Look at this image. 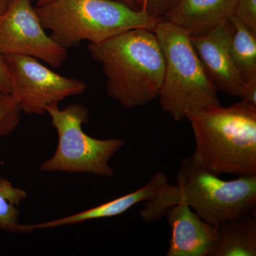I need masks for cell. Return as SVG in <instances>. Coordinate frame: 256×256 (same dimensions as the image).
<instances>
[{
	"label": "cell",
	"instance_id": "1",
	"mask_svg": "<svg viewBox=\"0 0 256 256\" xmlns=\"http://www.w3.org/2000/svg\"><path fill=\"white\" fill-rule=\"evenodd\" d=\"M188 204L202 220L217 226L256 210V175L230 181L218 178L200 164L193 154L182 162L174 185L165 183L140 212L146 223L164 216L171 206Z\"/></svg>",
	"mask_w": 256,
	"mask_h": 256
},
{
	"label": "cell",
	"instance_id": "2",
	"mask_svg": "<svg viewBox=\"0 0 256 256\" xmlns=\"http://www.w3.org/2000/svg\"><path fill=\"white\" fill-rule=\"evenodd\" d=\"M92 60L107 78L106 92L128 109L158 98L164 75V58L152 30L134 28L98 44L89 43Z\"/></svg>",
	"mask_w": 256,
	"mask_h": 256
},
{
	"label": "cell",
	"instance_id": "3",
	"mask_svg": "<svg viewBox=\"0 0 256 256\" xmlns=\"http://www.w3.org/2000/svg\"><path fill=\"white\" fill-rule=\"evenodd\" d=\"M186 120L196 143L192 154L204 168L216 175H256V106H208Z\"/></svg>",
	"mask_w": 256,
	"mask_h": 256
},
{
	"label": "cell",
	"instance_id": "4",
	"mask_svg": "<svg viewBox=\"0 0 256 256\" xmlns=\"http://www.w3.org/2000/svg\"><path fill=\"white\" fill-rule=\"evenodd\" d=\"M142 9L114 0H52L36 6L42 26L50 38L68 50L82 41L98 44L134 28L154 30L158 22Z\"/></svg>",
	"mask_w": 256,
	"mask_h": 256
},
{
	"label": "cell",
	"instance_id": "5",
	"mask_svg": "<svg viewBox=\"0 0 256 256\" xmlns=\"http://www.w3.org/2000/svg\"><path fill=\"white\" fill-rule=\"evenodd\" d=\"M164 58V75L158 97L162 110L174 120L188 112L220 105L217 90L198 60L191 36L164 20L152 30Z\"/></svg>",
	"mask_w": 256,
	"mask_h": 256
},
{
	"label": "cell",
	"instance_id": "6",
	"mask_svg": "<svg viewBox=\"0 0 256 256\" xmlns=\"http://www.w3.org/2000/svg\"><path fill=\"white\" fill-rule=\"evenodd\" d=\"M46 112L56 130L58 144L53 156L42 163V171L114 176L109 162L124 146V140L97 139L84 132L82 124L88 122L89 111L82 104L60 109L58 102H54L47 106Z\"/></svg>",
	"mask_w": 256,
	"mask_h": 256
},
{
	"label": "cell",
	"instance_id": "7",
	"mask_svg": "<svg viewBox=\"0 0 256 256\" xmlns=\"http://www.w3.org/2000/svg\"><path fill=\"white\" fill-rule=\"evenodd\" d=\"M3 56L10 76V94L26 114H44L47 106L80 95L87 89L82 80L56 74L34 57Z\"/></svg>",
	"mask_w": 256,
	"mask_h": 256
},
{
	"label": "cell",
	"instance_id": "8",
	"mask_svg": "<svg viewBox=\"0 0 256 256\" xmlns=\"http://www.w3.org/2000/svg\"><path fill=\"white\" fill-rule=\"evenodd\" d=\"M34 0H10L0 18V54L24 55L58 68L66 60L67 50L47 35L37 14Z\"/></svg>",
	"mask_w": 256,
	"mask_h": 256
},
{
	"label": "cell",
	"instance_id": "9",
	"mask_svg": "<svg viewBox=\"0 0 256 256\" xmlns=\"http://www.w3.org/2000/svg\"><path fill=\"white\" fill-rule=\"evenodd\" d=\"M234 31L233 24L228 20L206 34L191 36V40L207 76L217 92L239 96L242 84L229 48Z\"/></svg>",
	"mask_w": 256,
	"mask_h": 256
},
{
	"label": "cell",
	"instance_id": "10",
	"mask_svg": "<svg viewBox=\"0 0 256 256\" xmlns=\"http://www.w3.org/2000/svg\"><path fill=\"white\" fill-rule=\"evenodd\" d=\"M164 216L171 228L168 256H212L218 229L202 220L185 204L168 208Z\"/></svg>",
	"mask_w": 256,
	"mask_h": 256
},
{
	"label": "cell",
	"instance_id": "11",
	"mask_svg": "<svg viewBox=\"0 0 256 256\" xmlns=\"http://www.w3.org/2000/svg\"><path fill=\"white\" fill-rule=\"evenodd\" d=\"M238 0H178L162 20L169 22L190 36L206 34L228 21Z\"/></svg>",
	"mask_w": 256,
	"mask_h": 256
},
{
	"label": "cell",
	"instance_id": "12",
	"mask_svg": "<svg viewBox=\"0 0 256 256\" xmlns=\"http://www.w3.org/2000/svg\"><path fill=\"white\" fill-rule=\"evenodd\" d=\"M168 182V178L165 173L163 172H158L153 175L149 182L146 183L139 190L128 194L124 196L114 198L112 201L106 202L90 210L58 220L26 225V228L30 233L36 229L55 228L62 226L82 223L87 220L117 216L122 214L140 202L150 201L156 196L162 186Z\"/></svg>",
	"mask_w": 256,
	"mask_h": 256
},
{
	"label": "cell",
	"instance_id": "13",
	"mask_svg": "<svg viewBox=\"0 0 256 256\" xmlns=\"http://www.w3.org/2000/svg\"><path fill=\"white\" fill-rule=\"evenodd\" d=\"M218 240L212 256H256V220L254 213L217 226Z\"/></svg>",
	"mask_w": 256,
	"mask_h": 256
},
{
	"label": "cell",
	"instance_id": "14",
	"mask_svg": "<svg viewBox=\"0 0 256 256\" xmlns=\"http://www.w3.org/2000/svg\"><path fill=\"white\" fill-rule=\"evenodd\" d=\"M234 31L230 42V56L242 84L256 77V33L232 16Z\"/></svg>",
	"mask_w": 256,
	"mask_h": 256
},
{
	"label": "cell",
	"instance_id": "15",
	"mask_svg": "<svg viewBox=\"0 0 256 256\" xmlns=\"http://www.w3.org/2000/svg\"><path fill=\"white\" fill-rule=\"evenodd\" d=\"M28 197L22 188H15L6 178H0V229L13 233L26 234V226L20 224L18 210Z\"/></svg>",
	"mask_w": 256,
	"mask_h": 256
},
{
	"label": "cell",
	"instance_id": "16",
	"mask_svg": "<svg viewBox=\"0 0 256 256\" xmlns=\"http://www.w3.org/2000/svg\"><path fill=\"white\" fill-rule=\"evenodd\" d=\"M22 111L11 94L0 92V137L8 136L16 129Z\"/></svg>",
	"mask_w": 256,
	"mask_h": 256
},
{
	"label": "cell",
	"instance_id": "17",
	"mask_svg": "<svg viewBox=\"0 0 256 256\" xmlns=\"http://www.w3.org/2000/svg\"><path fill=\"white\" fill-rule=\"evenodd\" d=\"M234 16L248 30L256 33V0H238Z\"/></svg>",
	"mask_w": 256,
	"mask_h": 256
},
{
	"label": "cell",
	"instance_id": "18",
	"mask_svg": "<svg viewBox=\"0 0 256 256\" xmlns=\"http://www.w3.org/2000/svg\"><path fill=\"white\" fill-rule=\"evenodd\" d=\"M178 0H146V8L152 18L162 20Z\"/></svg>",
	"mask_w": 256,
	"mask_h": 256
},
{
	"label": "cell",
	"instance_id": "19",
	"mask_svg": "<svg viewBox=\"0 0 256 256\" xmlns=\"http://www.w3.org/2000/svg\"><path fill=\"white\" fill-rule=\"evenodd\" d=\"M239 97L240 100L256 106V77L242 84Z\"/></svg>",
	"mask_w": 256,
	"mask_h": 256
},
{
	"label": "cell",
	"instance_id": "20",
	"mask_svg": "<svg viewBox=\"0 0 256 256\" xmlns=\"http://www.w3.org/2000/svg\"><path fill=\"white\" fill-rule=\"evenodd\" d=\"M0 84H1L2 92H10V76L4 56L0 54Z\"/></svg>",
	"mask_w": 256,
	"mask_h": 256
},
{
	"label": "cell",
	"instance_id": "21",
	"mask_svg": "<svg viewBox=\"0 0 256 256\" xmlns=\"http://www.w3.org/2000/svg\"><path fill=\"white\" fill-rule=\"evenodd\" d=\"M114 1L124 3L133 10H140L142 9L143 4L146 0H114Z\"/></svg>",
	"mask_w": 256,
	"mask_h": 256
},
{
	"label": "cell",
	"instance_id": "22",
	"mask_svg": "<svg viewBox=\"0 0 256 256\" xmlns=\"http://www.w3.org/2000/svg\"><path fill=\"white\" fill-rule=\"evenodd\" d=\"M10 0H0V18L4 14L8 5H9Z\"/></svg>",
	"mask_w": 256,
	"mask_h": 256
},
{
	"label": "cell",
	"instance_id": "23",
	"mask_svg": "<svg viewBox=\"0 0 256 256\" xmlns=\"http://www.w3.org/2000/svg\"><path fill=\"white\" fill-rule=\"evenodd\" d=\"M52 0H37V3L36 6H42V5L48 4Z\"/></svg>",
	"mask_w": 256,
	"mask_h": 256
},
{
	"label": "cell",
	"instance_id": "24",
	"mask_svg": "<svg viewBox=\"0 0 256 256\" xmlns=\"http://www.w3.org/2000/svg\"><path fill=\"white\" fill-rule=\"evenodd\" d=\"M0 92H2V88L1 84H0Z\"/></svg>",
	"mask_w": 256,
	"mask_h": 256
}]
</instances>
